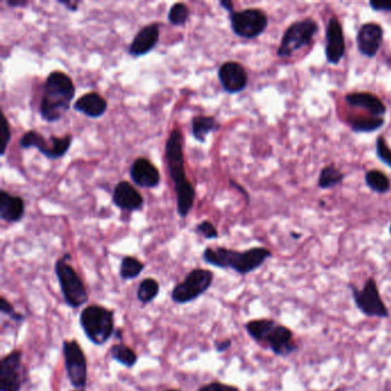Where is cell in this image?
Returning <instances> with one entry per match:
<instances>
[{
    "mask_svg": "<svg viewBox=\"0 0 391 391\" xmlns=\"http://www.w3.org/2000/svg\"><path fill=\"white\" fill-rule=\"evenodd\" d=\"M165 160L177 195V209L180 217H186L194 206L195 191L186 177L182 154V131L173 129L165 144Z\"/></svg>",
    "mask_w": 391,
    "mask_h": 391,
    "instance_id": "cell-1",
    "label": "cell"
},
{
    "mask_svg": "<svg viewBox=\"0 0 391 391\" xmlns=\"http://www.w3.org/2000/svg\"><path fill=\"white\" fill-rule=\"evenodd\" d=\"M204 261L219 269H230L241 276L254 272L263 265L272 252L264 247H254L245 252H238L224 247H208L204 252Z\"/></svg>",
    "mask_w": 391,
    "mask_h": 391,
    "instance_id": "cell-2",
    "label": "cell"
},
{
    "mask_svg": "<svg viewBox=\"0 0 391 391\" xmlns=\"http://www.w3.org/2000/svg\"><path fill=\"white\" fill-rule=\"evenodd\" d=\"M75 98V86L67 74L52 71L44 84L40 116L44 121L57 122L69 110Z\"/></svg>",
    "mask_w": 391,
    "mask_h": 391,
    "instance_id": "cell-3",
    "label": "cell"
},
{
    "mask_svg": "<svg viewBox=\"0 0 391 391\" xmlns=\"http://www.w3.org/2000/svg\"><path fill=\"white\" fill-rule=\"evenodd\" d=\"M79 324L86 337L95 346H103L115 333L114 311L106 306L92 304L82 310Z\"/></svg>",
    "mask_w": 391,
    "mask_h": 391,
    "instance_id": "cell-4",
    "label": "cell"
},
{
    "mask_svg": "<svg viewBox=\"0 0 391 391\" xmlns=\"http://www.w3.org/2000/svg\"><path fill=\"white\" fill-rule=\"evenodd\" d=\"M70 258V254H64L59 258L55 262L54 270L64 302L71 309H77L88 303V294L82 278L68 263Z\"/></svg>",
    "mask_w": 391,
    "mask_h": 391,
    "instance_id": "cell-5",
    "label": "cell"
},
{
    "mask_svg": "<svg viewBox=\"0 0 391 391\" xmlns=\"http://www.w3.org/2000/svg\"><path fill=\"white\" fill-rule=\"evenodd\" d=\"M318 30V23L311 18L291 23L282 36L276 55L279 58H291L294 53L313 43V37Z\"/></svg>",
    "mask_w": 391,
    "mask_h": 391,
    "instance_id": "cell-6",
    "label": "cell"
},
{
    "mask_svg": "<svg viewBox=\"0 0 391 391\" xmlns=\"http://www.w3.org/2000/svg\"><path fill=\"white\" fill-rule=\"evenodd\" d=\"M214 282L213 271L194 269L189 271L185 279L177 284L171 291V300L177 304H186L197 300L211 287Z\"/></svg>",
    "mask_w": 391,
    "mask_h": 391,
    "instance_id": "cell-7",
    "label": "cell"
},
{
    "mask_svg": "<svg viewBox=\"0 0 391 391\" xmlns=\"http://www.w3.org/2000/svg\"><path fill=\"white\" fill-rule=\"evenodd\" d=\"M349 288L351 291L356 306L361 313H364L367 317L389 318L390 313L380 295L379 287L374 278H368L363 289H358L352 284L349 285Z\"/></svg>",
    "mask_w": 391,
    "mask_h": 391,
    "instance_id": "cell-8",
    "label": "cell"
},
{
    "mask_svg": "<svg viewBox=\"0 0 391 391\" xmlns=\"http://www.w3.org/2000/svg\"><path fill=\"white\" fill-rule=\"evenodd\" d=\"M64 367L70 385L75 389H86L88 385V359L78 341L66 340L62 343Z\"/></svg>",
    "mask_w": 391,
    "mask_h": 391,
    "instance_id": "cell-9",
    "label": "cell"
},
{
    "mask_svg": "<svg viewBox=\"0 0 391 391\" xmlns=\"http://www.w3.org/2000/svg\"><path fill=\"white\" fill-rule=\"evenodd\" d=\"M230 28L234 34L245 40H254L267 30L269 18L259 8H247L230 13Z\"/></svg>",
    "mask_w": 391,
    "mask_h": 391,
    "instance_id": "cell-10",
    "label": "cell"
},
{
    "mask_svg": "<svg viewBox=\"0 0 391 391\" xmlns=\"http://www.w3.org/2000/svg\"><path fill=\"white\" fill-rule=\"evenodd\" d=\"M28 381L23 352L14 350L0 361V391H21Z\"/></svg>",
    "mask_w": 391,
    "mask_h": 391,
    "instance_id": "cell-11",
    "label": "cell"
},
{
    "mask_svg": "<svg viewBox=\"0 0 391 391\" xmlns=\"http://www.w3.org/2000/svg\"><path fill=\"white\" fill-rule=\"evenodd\" d=\"M71 143H73V136L70 134L61 138L52 136L49 140H45L44 136L36 131H28L20 139L21 148L28 149L35 147L42 154L45 155L46 158L51 160L64 158L69 151Z\"/></svg>",
    "mask_w": 391,
    "mask_h": 391,
    "instance_id": "cell-12",
    "label": "cell"
},
{
    "mask_svg": "<svg viewBox=\"0 0 391 391\" xmlns=\"http://www.w3.org/2000/svg\"><path fill=\"white\" fill-rule=\"evenodd\" d=\"M325 54L328 62L332 64H340L346 54V40L343 34V28L337 16H332L328 20Z\"/></svg>",
    "mask_w": 391,
    "mask_h": 391,
    "instance_id": "cell-13",
    "label": "cell"
},
{
    "mask_svg": "<svg viewBox=\"0 0 391 391\" xmlns=\"http://www.w3.org/2000/svg\"><path fill=\"white\" fill-rule=\"evenodd\" d=\"M221 86L228 93L235 94L243 91L248 86V74L243 64L235 61H228L218 69Z\"/></svg>",
    "mask_w": 391,
    "mask_h": 391,
    "instance_id": "cell-14",
    "label": "cell"
},
{
    "mask_svg": "<svg viewBox=\"0 0 391 391\" xmlns=\"http://www.w3.org/2000/svg\"><path fill=\"white\" fill-rule=\"evenodd\" d=\"M383 43V28L370 22L361 25L357 34L358 51L367 58H374Z\"/></svg>",
    "mask_w": 391,
    "mask_h": 391,
    "instance_id": "cell-15",
    "label": "cell"
},
{
    "mask_svg": "<svg viewBox=\"0 0 391 391\" xmlns=\"http://www.w3.org/2000/svg\"><path fill=\"white\" fill-rule=\"evenodd\" d=\"M264 346L270 349L278 357H288L298 348L294 342V333L288 327L278 322L265 341Z\"/></svg>",
    "mask_w": 391,
    "mask_h": 391,
    "instance_id": "cell-16",
    "label": "cell"
},
{
    "mask_svg": "<svg viewBox=\"0 0 391 391\" xmlns=\"http://www.w3.org/2000/svg\"><path fill=\"white\" fill-rule=\"evenodd\" d=\"M130 177L132 182L140 187H158L161 182V176L158 168L146 158H136L130 168Z\"/></svg>",
    "mask_w": 391,
    "mask_h": 391,
    "instance_id": "cell-17",
    "label": "cell"
},
{
    "mask_svg": "<svg viewBox=\"0 0 391 391\" xmlns=\"http://www.w3.org/2000/svg\"><path fill=\"white\" fill-rule=\"evenodd\" d=\"M160 38V27L156 23L146 25L134 36L129 46V53L132 57H143L154 49Z\"/></svg>",
    "mask_w": 391,
    "mask_h": 391,
    "instance_id": "cell-18",
    "label": "cell"
},
{
    "mask_svg": "<svg viewBox=\"0 0 391 391\" xmlns=\"http://www.w3.org/2000/svg\"><path fill=\"white\" fill-rule=\"evenodd\" d=\"M344 100L349 106L361 108L370 112L372 117H383L387 112V107L383 101L368 92H352L346 94Z\"/></svg>",
    "mask_w": 391,
    "mask_h": 391,
    "instance_id": "cell-19",
    "label": "cell"
},
{
    "mask_svg": "<svg viewBox=\"0 0 391 391\" xmlns=\"http://www.w3.org/2000/svg\"><path fill=\"white\" fill-rule=\"evenodd\" d=\"M112 202L119 209L134 211V210L141 209L144 197L134 186L131 185L130 182H121L114 189Z\"/></svg>",
    "mask_w": 391,
    "mask_h": 391,
    "instance_id": "cell-20",
    "label": "cell"
},
{
    "mask_svg": "<svg viewBox=\"0 0 391 391\" xmlns=\"http://www.w3.org/2000/svg\"><path fill=\"white\" fill-rule=\"evenodd\" d=\"M108 103L105 98L95 92H90L79 98L76 103H74V110L82 112L84 115L91 119H98L106 112Z\"/></svg>",
    "mask_w": 391,
    "mask_h": 391,
    "instance_id": "cell-21",
    "label": "cell"
},
{
    "mask_svg": "<svg viewBox=\"0 0 391 391\" xmlns=\"http://www.w3.org/2000/svg\"><path fill=\"white\" fill-rule=\"evenodd\" d=\"M25 216V202L6 191L0 192V217L8 223H18Z\"/></svg>",
    "mask_w": 391,
    "mask_h": 391,
    "instance_id": "cell-22",
    "label": "cell"
},
{
    "mask_svg": "<svg viewBox=\"0 0 391 391\" xmlns=\"http://www.w3.org/2000/svg\"><path fill=\"white\" fill-rule=\"evenodd\" d=\"M276 325V322L272 319H255V320L247 322L245 325V328L252 340L264 346L267 337L270 335Z\"/></svg>",
    "mask_w": 391,
    "mask_h": 391,
    "instance_id": "cell-23",
    "label": "cell"
},
{
    "mask_svg": "<svg viewBox=\"0 0 391 391\" xmlns=\"http://www.w3.org/2000/svg\"><path fill=\"white\" fill-rule=\"evenodd\" d=\"M219 128L221 125L211 116H195L192 119V134L200 143H204L206 136Z\"/></svg>",
    "mask_w": 391,
    "mask_h": 391,
    "instance_id": "cell-24",
    "label": "cell"
},
{
    "mask_svg": "<svg viewBox=\"0 0 391 391\" xmlns=\"http://www.w3.org/2000/svg\"><path fill=\"white\" fill-rule=\"evenodd\" d=\"M110 354L112 361H117L119 364L125 367H134L138 361V356L136 352L124 343L114 344L110 348Z\"/></svg>",
    "mask_w": 391,
    "mask_h": 391,
    "instance_id": "cell-25",
    "label": "cell"
},
{
    "mask_svg": "<svg viewBox=\"0 0 391 391\" xmlns=\"http://www.w3.org/2000/svg\"><path fill=\"white\" fill-rule=\"evenodd\" d=\"M160 293V284L154 278H146L140 281L136 288V298L143 304H148L158 298Z\"/></svg>",
    "mask_w": 391,
    "mask_h": 391,
    "instance_id": "cell-26",
    "label": "cell"
},
{
    "mask_svg": "<svg viewBox=\"0 0 391 391\" xmlns=\"http://www.w3.org/2000/svg\"><path fill=\"white\" fill-rule=\"evenodd\" d=\"M365 182L372 191L385 194L390 189V179L379 170H370L365 173Z\"/></svg>",
    "mask_w": 391,
    "mask_h": 391,
    "instance_id": "cell-27",
    "label": "cell"
},
{
    "mask_svg": "<svg viewBox=\"0 0 391 391\" xmlns=\"http://www.w3.org/2000/svg\"><path fill=\"white\" fill-rule=\"evenodd\" d=\"M385 121L383 117H359L350 122L351 130L356 134H370L383 128Z\"/></svg>",
    "mask_w": 391,
    "mask_h": 391,
    "instance_id": "cell-28",
    "label": "cell"
},
{
    "mask_svg": "<svg viewBox=\"0 0 391 391\" xmlns=\"http://www.w3.org/2000/svg\"><path fill=\"white\" fill-rule=\"evenodd\" d=\"M144 267L145 265L138 258L134 256H125L121 262L119 276L123 280L136 279L143 272Z\"/></svg>",
    "mask_w": 391,
    "mask_h": 391,
    "instance_id": "cell-29",
    "label": "cell"
},
{
    "mask_svg": "<svg viewBox=\"0 0 391 391\" xmlns=\"http://www.w3.org/2000/svg\"><path fill=\"white\" fill-rule=\"evenodd\" d=\"M344 179V175L334 165H327L319 175L318 186L322 189H329L339 185Z\"/></svg>",
    "mask_w": 391,
    "mask_h": 391,
    "instance_id": "cell-30",
    "label": "cell"
},
{
    "mask_svg": "<svg viewBox=\"0 0 391 391\" xmlns=\"http://www.w3.org/2000/svg\"><path fill=\"white\" fill-rule=\"evenodd\" d=\"M188 18H189V9L186 6L185 4L177 3L171 6L169 14H168V20L173 25H186Z\"/></svg>",
    "mask_w": 391,
    "mask_h": 391,
    "instance_id": "cell-31",
    "label": "cell"
},
{
    "mask_svg": "<svg viewBox=\"0 0 391 391\" xmlns=\"http://www.w3.org/2000/svg\"><path fill=\"white\" fill-rule=\"evenodd\" d=\"M375 151L380 161H383V163L387 164L389 168H391V149L389 148V146L385 143V136H378Z\"/></svg>",
    "mask_w": 391,
    "mask_h": 391,
    "instance_id": "cell-32",
    "label": "cell"
},
{
    "mask_svg": "<svg viewBox=\"0 0 391 391\" xmlns=\"http://www.w3.org/2000/svg\"><path fill=\"white\" fill-rule=\"evenodd\" d=\"M195 233L206 240L217 239L218 238V232L216 230L213 223L208 221H201L200 224L195 228Z\"/></svg>",
    "mask_w": 391,
    "mask_h": 391,
    "instance_id": "cell-33",
    "label": "cell"
},
{
    "mask_svg": "<svg viewBox=\"0 0 391 391\" xmlns=\"http://www.w3.org/2000/svg\"><path fill=\"white\" fill-rule=\"evenodd\" d=\"M0 311L3 315H8L9 318L16 320V322H22L25 319V315L16 313V308L13 306L12 303H9L5 298H0Z\"/></svg>",
    "mask_w": 391,
    "mask_h": 391,
    "instance_id": "cell-34",
    "label": "cell"
},
{
    "mask_svg": "<svg viewBox=\"0 0 391 391\" xmlns=\"http://www.w3.org/2000/svg\"><path fill=\"white\" fill-rule=\"evenodd\" d=\"M197 391H240L238 387L234 385H226V383H206V385H202L200 388L197 389Z\"/></svg>",
    "mask_w": 391,
    "mask_h": 391,
    "instance_id": "cell-35",
    "label": "cell"
},
{
    "mask_svg": "<svg viewBox=\"0 0 391 391\" xmlns=\"http://www.w3.org/2000/svg\"><path fill=\"white\" fill-rule=\"evenodd\" d=\"M9 141H11V130H9V124L6 117L3 115V146H1L3 149H1V155L6 152Z\"/></svg>",
    "mask_w": 391,
    "mask_h": 391,
    "instance_id": "cell-36",
    "label": "cell"
},
{
    "mask_svg": "<svg viewBox=\"0 0 391 391\" xmlns=\"http://www.w3.org/2000/svg\"><path fill=\"white\" fill-rule=\"evenodd\" d=\"M370 6L375 12H391V1L372 0L370 1Z\"/></svg>",
    "mask_w": 391,
    "mask_h": 391,
    "instance_id": "cell-37",
    "label": "cell"
},
{
    "mask_svg": "<svg viewBox=\"0 0 391 391\" xmlns=\"http://www.w3.org/2000/svg\"><path fill=\"white\" fill-rule=\"evenodd\" d=\"M232 346V340L230 339H226L223 341H216L215 350L218 354H223V352L228 351V349Z\"/></svg>",
    "mask_w": 391,
    "mask_h": 391,
    "instance_id": "cell-38",
    "label": "cell"
},
{
    "mask_svg": "<svg viewBox=\"0 0 391 391\" xmlns=\"http://www.w3.org/2000/svg\"><path fill=\"white\" fill-rule=\"evenodd\" d=\"M59 4L67 7V8L69 9V11H71V12H76L81 1H59Z\"/></svg>",
    "mask_w": 391,
    "mask_h": 391,
    "instance_id": "cell-39",
    "label": "cell"
},
{
    "mask_svg": "<svg viewBox=\"0 0 391 391\" xmlns=\"http://www.w3.org/2000/svg\"><path fill=\"white\" fill-rule=\"evenodd\" d=\"M219 5H221L223 8L226 9L228 13H233L234 8H233V3L232 1H230V0H221V3H219Z\"/></svg>",
    "mask_w": 391,
    "mask_h": 391,
    "instance_id": "cell-40",
    "label": "cell"
},
{
    "mask_svg": "<svg viewBox=\"0 0 391 391\" xmlns=\"http://www.w3.org/2000/svg\"><path fill=\"white\" fill-rule=\"evenodd\" d=\"M7 5L11 7H25L28 5V1L25 0H18V1H13V0H8Z\"/></svg>",
    "mask_w": 391,
    "mask_h": 391,
    "instance_id": "cell-41",
    "label": "cell"
},
{
    "mask_svg": "<svg viewBox=\"0 0 391 391\" xmlns=\"http://www.w3.org/2000/svg\"><path fill=\"white\" fill-rule=\"evenodd\" d=\"M291 235L295 238V239H298V238H300V234H296V233H291Z\"/></svg>",
    "mask_w": 391,
    "mask_h": 391,
    "instance_id": "cell-42",
    "label": "cell"
},
{
    "mask_svg": "<svg viewBox=\"0 0 391 391\" xmlns=\"http://www.w3.org/2000/svg\"><path fill=\"white\" fill-rule=\"evenodd\" d=\"M164 391H182V390H179V389H168V390H164Z\"/></svg>",
    "mask_w": 391,
    "mask_h": 391,
    "instance_id": "cell-43",
    "label": "cell"
},
{
    "mask_svg": "<svg viewBox=\"0 0 391 391\" xmlns=\"http://www.w3.org/2000/svg\"><path fill=\"white\" fill-rule=\"evenodd\" d=\"M73 391H86V389H76V390Z\"/></svg>",
    "mask_w": 391,
    "mask_h": 391,
    "instance_id": "cell-44",
    "label": "cell"
},
{
    "mask_svg": "<svg viewBox=\"0 0 391 391\" xmlns=\"http://www.w3.org/2000/svg\"><path fill=\"white\" fill-rule=\"evenodd\" d=\"M389 230H390V234H391V225H390V228H389Z\"/></svg>",
    "mask_w": 391,
    "mask_h": 391,
    "instance_id": "cell-45",
    "label": "cell"
}]
</instances>
